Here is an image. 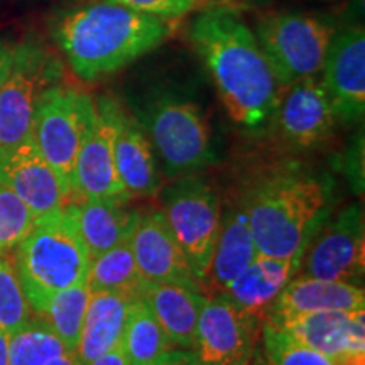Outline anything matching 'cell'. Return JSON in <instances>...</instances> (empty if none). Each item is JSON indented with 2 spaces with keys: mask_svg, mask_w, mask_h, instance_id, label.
<instances>
[{
  "mask_svg": "<svg viewBox=\"0 0 365 365\" xmlns=\"http://www.w3.org/2000/svg\"><path fill=\"white\" fill-rule=\"evenodd\" d=\"M188 39L212 76L228 117L245 129L267 124L286 88L239 14L225 6L205 7L191 22Z\"/></svg>",
  "mask_w": 365,
  "mask_h": 365,
  "instance_id": "6da1fadb",
  "label": "cell"
},
{
  "mask_svg": "<svg viewBox=\"0 0 365 365\" xmlns=\"http://www.w3.org/2000/svg\"><path fill=\"white\" fill-rule=\"evenodd\" d=\"M173 24L102 0L63 14L53 36L73 73L83 81H97L161 46Z\"/></svg>",
  "mask_w": 365,
  "mask_h": 365,
  "instance_id": "7a4b0ae2",
  "label": "cell"
},
{
  "mask_svg": "<svg viewBox=\"0 0 365 365\" xmlns=\"http://www.w3.org/2000/svg\"><path fill=\"white\" fill-rule=\"evenodd\" d=\"M325 205L327 190L318 178L284 168L255 181L242 208L259 254L293 259L303 254Z\"/></svg>",
  "mask_w": 365,
  "mask_h": 365,
  "instance_id": "3957f363",
  "label": "cell"
},
{
  "mask_svg": "<svg viewBox=\"0 0 365 365\" xmlns=\"http://www.w3.org/2000/svg\"><path fill=\"white\" fill-rule=\"evenodd\" d=\"M14 250V266L36 314L54 293L86 281L90 254L65 208L36 220Z\"/></svg>",
  "mask_w": 365,
  "mask_h": 365,
  "instance_id": "277c9868",
  "label": "cell"
},
{
  "mask_svg": "<svg viewBox=\"0 0 365 365\" xmlns=\"http://www.w3.org/2000/svg\"><path fill=\"white\" fill-rule=\"evenodd\" d=\"M97 118V103L88 93L61 81L48 88L36 107L31 139L61 181L68 203L78 153Z\"/></svg>",
  "mask_w": 365,
  "mask_h": 365,
  "instance_id": "5b68a950",
  "label": "cell"
},
{
  "mask_svg": "<svg viewBox=\"0 0 365 365\" xmlns=\"http://www.w3.org/2000/svg\"><path fill=\"white\" fill-rule=\"evenodd\" d=\"M137 120L161 159L166 176L193 175L217 161L207 118L190 100L163 95L145 105Z\"/></svg>",
  "mask_w": 365,
  "mask_h": 365,
  "instance_id": "8992f818",
  "label": "cell"
},
{
  "mask_svg": "<svg viewBox=\"0 0 365 365\" xmlns=\"http://www.w3.org/2000/svg\"><path fill=\"white\" fill-rule=\"evenodd\" d=\"M335 33L331 22L299 12L266 14L254 29L282 88L319 75Z\"/></svg>",
  "mask_w": 365,
  "mask_h": 365,
  "instance_id": "52a82bcc",
  "label": "cell"
},
{
  "mask_svg": "<svg viewBox=\"0 0 365 365\" xmlns=\"http://www.w3.org/2000/svg\"><path fill=\"white\" fill-rule=\"evenodd\" d=\"M161 212L188 257L196 281L205 287L222 227L217 190L202 178L181 176L164 190Z\"/></svg>",
  "mask_w": 365,
  "mask_h": 365,
  "instance_id": "ba28073f",
  "label": "cell"
},
{
  "mask_svg": "<svg viewBox=\"0 0 365 365\" xmlns=\"http://www.w3.org/2000/svg\"><path fill=\"white\" fill-rule=\"evenodd\" d=\"M61 61L34 41L14 46L11 68L0 88V148L31 135L36 107L48 88L59 83Z\"/></svg>",
  "mask_w": 365,
  "mask_h": 365,
  "instance_id": "9c48e42d",
  "label": "cell"
},
{
  "mask_svg": "<svg viewBox=\"0 0 365 365\" xmlns=\"http://www.w3.org/2000/svg\"><path fill=\"white\" fill-rule=\"evenodd\" d=\"M365 272L364 210L350 205L309 235L299 259L298 276L359 284Z\"/></svg>",
  "mask_w": 365,
  "mask_h": 365,
  "instance_id": "30bf717a",
  "label": "cell"
},
{
  "mask_svg": "<svg viewBox=\"0 0 365 365\" xmlns=\"http://www.w3.org/2000/svg\"><path fill=\"white\" fill-rule=\"evenodd\" d=\"M262 319L240 308L225 293L205 296L195 330L200 365H232L252 360Z\"/></svg>",
  "mask_w": 365,
  "mask_h": 365,
  "instance_id": "8fae6325",
  "label": "cell"
},
{
  "mask_svg": "<svg viewBox=\"0 0 365 365\" xmlns=\"http://www.w3.org/2000/svg\"><path fill=\"white\" fill-rule=\"evenodd\" d=\"M95 103L97 118L76 158L73 200L115 198L127 202L130 198L115 166V137L122 105L107 95Z\"/></svg>",
  "mask_w": 365,
  "mask_h": 365,
  "instance_id": "7c38bea8",
  "label": "cell"
},
{
  "mask_svg": "<svg viewBox=\"0 0 365 365\" xmlns=\"http://www.w3.org/2000/svg\"><path fill=\"white\" fill-rule=\"evenodd\" d=\"M336 365H365L364 312H318L269 322Z\"/></svg>",
  "mask_w": 365,
  "mask_h": 365,
  "instance_id": "4fadbf2b",
  "label": "cell"
},
{
  "mask_svg": "<svg viewBox=\"0 0 365 365\" xmlns=\"http://www.w3.org/2000/svg\"><path fill=\"white\" fill-rule=\"evenodd\" d=\"M322 83L339 122H360L365 112V31H336L322 66Z\"/></svg>",
  "mask_w": 365,
  "mask_h": 365,
  "instance_id": "5bb4252c",
  "label": "cell"
},
{
  "mask_svg": "<svg viewBox=\"0 0 365 365\" xmlns=\"http://www.w3.org/2000/svg\"><path fill=\"white\" fill-rule=\"evenodd\" d=\"M0 185L19 196L36 220L61 212L68 205L61 181L31 135L16 145L0 148Z\"/></svg>",
  "mask_w": 365,
  "mask_h": 365,
  "instance_id": "9a60e30c",
  "label": "cell"
},
{
  "mask_svg": "<svg viewBox=\"0 0 365 365\" xmlns=\"http://www.w3.org/2000/svg\"><path fill=\"white\" fill-rule=\"evenodd\" d=\"M137 269L145 281L175 282L202 291L188 257L182 252L161 210L140 215L130 235Z\"/></svg>",
  "mask_w": 365,
  "mask_h": 365,
  "instance_id": "2e32d148",
  "label": "cell"
},
{
  "mask_svg": "<svg viewBox=\"0 0 365 365\" xmlns=\"http://www.w3.org/2000/svg\"><path fill=\"white\" fill-rule=\"evenodd\" d=\"M274 115L287 143L304 149L327 140L339 122L318 76H307L287 86Z\"/></svg>",
  "mask_w": 365,
  "mask_h": 365,
  "instance_id": "e0dca14e",
  "label": "cell"
},
{
  "mask_svg": "<svg viewBox=\"0 0 365 365\" xmlns=\"http://www.w3.org/2000/svg\"><path fill=\"white\" fill-rule=\"evenodd\" d=\"M125 203L115 198H80L65 207L90 259L130 239L140 213L127 208Z\"/></svg>",
  "mask_w": 365,
  "mask_h": 365,
  "instance_id": "ac0fdd59",
  "label": "cell"
},
{
  "mask_svg": "<svg viewBox=\"0 0 365 365\" xmlns=\"http://www.w3.org/2000/svg\"><path fill=\"white\" fill-rule=\"evenodd\" d=\"M365 291L362 286L345 281H327L294 276L266 314L269 322L318 312H364Z\"/></svg>",
  "mask_w": 365,
  "mask_h": 365,
  "instance_id": "d6986e66",
  "label": "cell"
},
{
  "mask_svg": "<svg viewBox=\"0 0 365 365\" xmlns=\"http://www.w3.org/2000/svg\"><path fill=\"white\" fill-rule=\"evenodd\" d=\"M115 166L129 198H148L161 190L163 176L153 144L137 117L124 108L118 113Z\"/></svg>",
  "mask_w": 365,
  "mask_h": 365,
  "instance_id": "ffe728a7",
  "label": "cell"
},
{
  "mask_svg": "<svg viewBox=\"0 0 365 365\" xmlns=\"http://www.w3.org/2000/svg\"><path fill=\"white\" fill-rule=\"evenodd\" d=\"M299 259L301 255L293 259H276L259 254L223 293L247 313L264 319L287 282L298 272Z\"/></svg>",
  "mask_w": 365,
  "mask_h": 365,
  "instance_id": "44dd1931",
  "label": "cell"
},
{
  "mask_svg": "<svg viewBox=\"0 0 365 365\" xmlns=\"http://www.w3.org/2000/svg\"><path fill=\"white\" fill-rule=\"evenodd\" d=\"M176 349L193 350L205 294L175 282L145 281L139 296Z\"/></svg>",
  "mask_w": 365,
  "mask_h": 365,
  "instance_id": "7402d4cb",
  "label": "cell"
},
{
  "mask_svg": "<svg viewBox=\"0 0 365 365\" xmlns=\"http://www.w3.org/2000/svg\"><path fill=\"white\" fill-rule=\"evenodd\" d=\"M135 299L139 298L107 291L90 293L80 340L75 350L80 364L90 362L113 346L120 345L127 317Z\"/></svg>",
  "mask_w": 365,
  "mask_h": 365,
  "instance_id": "603a6c76",
  "label": "cell"
},
{
  "mask_svg": "<svg viewBox=\"0 0 365 365\" xmlns=\"http://www.w3.org/2000/svg\"><path fill=\"white\" fill-rule=\"evenodd\" d=\"M257 255V245L244 208H232L225 218H222L205 287H212L213 293H223Z\"/></svg>",
  "mask_w": 365,
  "mask_h": 365,
  "instance_id": "cb8c5ba5",
  "label": "cell"
},
{
  "mask_svg": "<svg viewBox=\"0 0 365 365\" xmlns=\"http://www.w3.org/2000/svg\"><path fill=\"white\" fill-rule=\"evenodd\" d=\"M145 279L137 269L130 239L108 249L90 261L86 286L90 293H122L139 298Z\"/></svg>",
  "mask_w": 365,
  "mask_h": 365,
  "instance_id": "d4e9b609",
  "label": "cell"
},
{
  "mask_svg": "<svg viewBox=\"0 0 365 365\" xmlns=\"http://www.w3.org/2000/svg\"><path fill=\"white\" fill-rule=\"evenodd\" d=\"M120 346L130 365H148L176 349L140 298L130 307Z\"/></svg>",
  "mask_w": 365,
  "mask_h": 365,
  "instance_id": "484cf974",
  "label": "cell"
},
{
  "mask_svg": "<svg viewBox=\"0 0 365 365\" xmlns=\"http://www.w3.org/2000/svg\"><path fill=\"white\" fill-rule=\"evenodd\" d=\"M88 299L90 289L86 286V281H83L54 293L46 301L41 313H38V317L43 318L49 328L56 333L68 352H75L76 345H78Z\"/></svg>",
  "mask_w": 365,
  "mask_h": 365,
  "instance_id": "4316f807",
  "label": "cell"
},
{
  "mask_svg": "<svg viewBox=\"0 0 365 365\" xmlns=\"http://www.w3.org/2000/svg\"><path fill=\"white\" fill-rule=\"evenodd\" d=\"M68 350L41 317L9 335V365H46Z\"/></svg>",
  "mask_w": 365,
  "mask_h": 365,
  "instance_id": "83f0119b",
  "label": "cell"
},
{
  "mask_svg": "<svg viewBox=\"0 0 365 365\" xmlns=\"http://www.w3.org/2000/svg\"><path fill=\"white\" fill-rule=\"evenodd\" d=\"M257 345L267 365H336L325 354L301 344L266 319L261 323Z\"/></svg>",
  "mask_w": 365,
  "mask_h": 365,
  "instance_id": "f1b7e54d",
  "label": "cell"
},
{
  "mask_svg": "<svg viewBox=\"0 0 365 365\" xmlns=\"http://www.w3.org/2000/svg\"><path fill=\"white\" fill-rule=\"evenodd\" d=\"M33 318L29 301L22 289L14 259L0 255V328L12 335Z\"/></svg>",
  "mask_w": 365,
  "mask_h": 365,
  "instance_id": "f546056e",
  "label": "cell"
},
{
  "mask_svg": "<svg viewBox=\"0 0 365 365\" xmlns=\"http://www.w3.org/2000/svg\"><path fill=\"white\" fill-rule=\"evenodd\" d=\"M36 218L26 203L0 185V255L11 252L26 239Z\"/></svg>",
  "mask_w": 365,
  "mask_h": 365,
  "instance_id": "4dcf8cb0",
  "label": "cell"
},
{
  "mask_svg": "<svg viewBox=\"0 0 365 365\" xmlns=\"http://www.w3.org/2000/svg\"><path fill=\"white\" fill-rule=\"evenodd\" d=\"M108 2L120 4L132 11L159 17V19L176 22L186 14L202 7L208 0H108Z\"/></svg>",
  "mask_w": 365,
  "mask_h": 365,
  "instance_id": "1f68e13d",
  "label": "cell"
},
{
  "mask_svg": "<svg viewBox=\"0 0 365 365\" xmlns=\"http://www.w3.org/2000/svg\"><path fill=\"white\" fill-rule=\"evenodd\" d=\"M148 365H200L198 360H196L195 354L191 350L185 349H173L170 352H166L163 357H159L154 362Z\"/></svg>",
  "mask_w": 365,
  "mask_h": 365,
  "instance_id": "d6a6232c",
  "label": "cell"
},
{
  "mask_svg": "<svg viewBox=\"0 0 365 365\" xmlns=\"http://www.w3.org/2000/svg\"><path fill=\"white\" fill-rule=\"evenodd\" d=\"M81 365H130L129 360H127L124 350H122L120 345L113 346L112 350L105 352L100 357L90 360V362L81 364Z\"/></svg>",
  "mask_w": 365,
  "mask_h": 365,
  "instance_id": "836d02e7",
  "label": "cell"
},
{
  "mask_svg": "<svg viewBox=\"0 0 365 365\" xmlns=\"http://www.w3.org/2000/svg\"><path fill=\"white\" fill-rule=\"evenodd\" d=\"M14 56V46L6 43V41H0V88H2L4 81H6V76L9 73V68H11Z\"/></svg>",
  "mask_w": 365,
  "mask_h": 365,
  "instance_id": "e575fe53",
  "label": "cell"
},
{
  "mask_svg": "<svg viewBox=\"0 0 365 365\" xmlns=\"http://www.w3.org/2000/svg\"><path fill=\"white\" fill-rule=\"evenodd\" d=\"M46 365H81L78 357H76L75 352H65L53 360H49Z\"/></svg>",
  "mask_w": 365,
  "mask_h": 365,
  "instance_id": "d590c367",
  "label": "cell"
},
{
  "mask_svg": "<svg viewBox=\"0 0 365 365\" xmlns=\"http://www.w3.org/2000/svg\"><path fill=\"white\" fill-rule=\"evenodd\" d=\"M0 365H9V333L0 328Z\"/></svg>",
  "mask_w": 365,
  "mask_h": 365,
  "instance_id": "8d00e7d4",
  "label": "cell"
},
{
  "mask_svg": "<svg viewBox=\"0 0 365 365\" xmlns=\"http://www.w3.org/2000/svg\"><path fill=\"white\" fill-rule=\"evenodd\" d=\"M252 365H267L266 359H264V355L261 352V349H259V345L255 346L254 350V355H252Z\"/></svg>",
  "mask_w": 365,
  "mask_h": 365,
  "instance_id": "74e56055",
  "label": "cell"
},
{
  "mask_svg": "<svg viewBox=\"0 0 365 365\" xmlns=\"http://www.w3.org/2000/svg\"><path fill=\"white\" fill-rule=\"evenodd\" d=\"M232 365H252V360H245V362H239V364H232Z\"/></svg>",
  "mask_w": 365,
  "mask_h": 365,
  "instance_id": "f35d334b",
  "label": "cell"
}]
</instances>
